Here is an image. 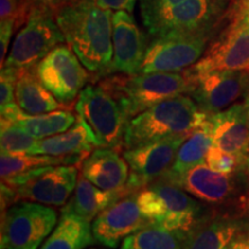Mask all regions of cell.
Returning <instances> with one entry per match:
<instances>
[{
	"label": "cell",
	"mask_w": 249,
	"mask_h": 249,
	"mask_svg": "<svg viewBox=\"0 0 249 249\" xmlns=\"http://www.w3.org/2000/svg\"><path fill=\"white\" fill-rule=\"evenodd\" d=\"M239 172L232 174L216 172L204 161L171 182L177 183L193 197L204 203L225 204L234 197L238 191L236 174Z\"/></svg>",
	"instance_id": "obj_17"
},
{
	"label": "cell",
	"mask_w": 249,
	"mask_h": 249,
	"mask_svg": "<svg viewBox=\"0 0 249 249\" xmlns=\"http://www.w3.org/2000/svg\"><path fill=\"white\" fill-rule=\"evenodd\" d=\"M213 145L209 114H204L179 148L171 169L161 178L173 181L196 165L204 163Z\"/></svg>",
	"instance_id": "obj_24"
},
{
	"label": "cell",
	"mask_w": 249,
	"mask_h": 249,
	"mask_svg": "<svg viewBox=\"0 0 249 249\" xmlns=\"http://www.w3.org/2000/svg\"><path fill=\"white\" fill-rule=\"evenodd\" d=\"M15 29H17V22L14 20L0 21V64H1V68L4 67L6 58H7L8 45Z\"/></svg>",
	"instance_id": "obj_32"
},
{
	"label": "cell",
	"mask_w": 249,
	"mask_h": 249,
	"mask_svg": "<svg viewBox=\"0 0 249 249\" xmlns=\"http://www.w3.org/2000/svg\"><path fill=\"white\" fill-rule=\"evenodd\" d=\"M95 241L89 222L73 214L61 213L55 229L39 249H87Z\"/></svg>",
	"instance_id": "obj_26"
},
{
	"label": "cell",
	"mask_w": 249,
	"mask_h": 249,
	"mask_svg": "<svg viewBox=\"0 0 249 249\" xmlns=\"http://www.w3.org/2000/svg\"><path fill=\"white\" fill-rule=\"evenodd\" d=\"M222 5L217 0H185L142 20L152 38L172 33L216 29Z\"/></svg>",
	"instance_id": "obj_12"
},
{
	"label": "cell",
	"mask_w": 249,
	"mask_h": 249,
	"mask_svg": "<svg viewBox=\"0 0 249 249\" xmlns=\"http://www.w3.org/2000/svg\"><path fill=\"white\" fill-rule=\"evenodd\" d=\"M128 194L132 193L127 189L117 192L104 191L90 182L80 173L75 191L71 196L70 201L64 205L61 213L73 214L86 222L91 223L111 204Z\"/></svg>",
	"instance_id": "obj_23"
},
{
	"label": "cell",
	"mask_w": 249,
	"mask_h": 249,
	"mask_svg": "<svg viewBox=\"0 0 249 249\" xmlns=\"http://www.w3.org/2000/svg\"><path fill=\"white\" fill-rule=\"evenodd\" d=\"M105 81L117 93L129 119L169 98L189 95L193 89L188 70L172 73H140L114 75Z\"/></svg>",
	"instance_id": "obj_5"
},
{
	"label": "cell",
	"mask_w": 249,
	"mask_h": 249,
	"mask_svg": "<svg viewBox=\"0 0 249 249\" xmlns=\"http://www.w3.org/2000/svg\"><path fill=\"white\" fill-rule=\"evenodd\" d=\"M181 1H185V0H140L142 18H147L149 15L160 11V9L179 4Z\"/></svg>",
	"instance_id": "obj_33"
},
{
	"label": "cell",
	"mask_w": 249,
	"mask_h": 249,
	"mask_svg": "<svg viewBox=\"0 0 249 249\" xmlns=\"http://www.w3.org/2000/svg\"><path fill=\"white\" fill-rule=\"evenodd\" d=\"M93 147H96V143L91 133L82 119L77 117L74 126L66 132L38 140L30 154L65 157L77 166L91 154Z\"/></svg>",
	"instance_id": "obj_21"
},
{
	"label": "cell",
	"mask_w": 249,
	"mask_h": 249,
	"mask_svg": "<svg viewBox=\"0 0 249 249\" xmlns=\"http://www.w3.org/2000/svg\"><path fill=\"white\" fill-rule=\"evenodd\" d=\"M142 213L154 225L166 229L180 240L205 213L204 207L181 187L160 178L138 192Z\"/></svg>",
	"instance_id": "obj_3"
},
{
	"label": "cell",
	"mask_w": 249,
	"mask_h": 249,
	"mask_svg": "<svg viewBox=\"0 0 249 249\" xmlns=\"http://www.w3.org/2000/svg\"><path fill=\"white\" fill-rule=\"evenodd\" d=\"M213 147L236 156L242 161L249 156V126L244 103L209 114Z\"/></svg>",
	"instance_id": "obj_18"
},
{
	"label": "cell",
	"mask_w": 249,
	"mask_h": 249,
	"mask_svg": "<svg viewBox=\"0 0 249 249\" xmlns=\"http://www.w3.org/2000/svg\"><path fill=\"white\" fill-rule=\"evenodd\" d=\"M248 208H249V201H248Z\"/></svg>",
	"instance_id": "obj_42"
},
{
	"label": "cell",
	"mask_w": 249,
	"mask_h": 249,
	"mask_svg": "<svg viewBox=\"0 0 249 249\" xmlns=\"http://www.w3.org/2000/svg\"><path fill=\"white\" fill-rule=\"evenodd\" d=\"M15 102L24 113L31 116L49 113L64 107L40 82L36 67L20 70L15 88Z\"/></svg>",
	"instance_id": "obj_25"
},
{
	"label": "cell",
	"mask_w": 249,
	"mask_h": 249,
	"mask_svg": "<svg viewBox=\"0 0 249 249\" xmlns=\"http://www.w3.org/2000/svg\"><path fill=\"white\" fill-rule=\"evenodd\" d=\"M75 110L77 117L91 133L96 147L118 151L124 147L130 119L120 98L107 81L87 86L80 92Z\"/></svg>",
	"instance_id": "obj_4"
},
{
	"label": "cell",
	"mask_w": 249,
	"mask_h": 249,
	"mask_svg": "<svg viewBox=\"0 0 249 249\" xmlns=\"http://www.w3.org/2000/svg\"><path fill=\"white\" fill-rule=\"evenodd\" d=\"M58 214L45 204L21 201L1 217V249H38L57 225Z\"/></svg>",
	"instance_id": "obj_7"
},
{
	"label": "cell",
	"mask_w": 249,
	"mask_h": 249,
	"mask_svg": "<svg viewBox=\"0 0 249 249\" xmlns=\"http://www.w3.org/2000/svg\"><path fill=\"white\" fill-rule=\"evenodd\" d=\"M214 29L172 33L154 37L148 44L141 73L182 71L200 60Z\"/></svg>",
	"instance_id": "obj_8"
},
{
	"label": "cell",
	"mask_w": 249,
	"mask_h": 249,
	"mask_svg": "<svg viewBox=\"0 0 249 249\" xmlns=\"http://www.w3.org/2000/svg\"><path fill=\"white\" fill-rule=\"evenodd\" d=\"M55 21L67 44L90 73L112 74V11L96 0H76L55 12Z\"/></svg>",
	"instance_id": "obj_1"
},
{
	"label": "cell",
	"mask_w": 249,
	"mask_h": 249,
	"mask_svg": "<svg viewBox=\"0 0 249 249\" xmlns=\"http://www.w3.org/2000/svg\"><path fill=\"white\" fill-rule=\"evenodd\" d=\"M205 164L216 172L232 174L246 170V163L236 156L223 151L216 147H211L205 157Z\"/></svg>",
	"instance_id": "obj_30"
},
{
	"label": "cell",
	"mask_w": 249,
	"mask_h": 249,
	"mask_svg": "<svg viewBox=\"0 0 249 249\" xmlns=\"http://www.w3.org/2000/svg\"><path fill=\"white\" fill-rule=\"evenodd\" d=\"M188 71L193 80L189 96L205 114L230 107L249 88V71H213L200 74Z\"/></svg>",
	"instance_id": "obj_13"
},
{
	"label": "cell",
	"mask_w": 249,
	"mask_h": 249,
	"mask_svg": "<svg viewBox=\"0 0 249 249\" xmlns=\"http://www.w3.org/2000/svg\"><path fill=\"white\" fill-rule=\"evenodd\" d=\"M36 73L43 86L62 107H68L75 101L90 79L89 71L71 46L64 43L55 46L37 64Z\"/></svg>",
	"instance_id": "obj_10"
},
{
	"label": "cell",
	"mask_w": 249,
	"mask_h": 249,
	"mask_svg": "<svg viewBox=\"0 0 249 249\" xmlns=\"http://www.w3.org/2000/svg\"><path fill=\"white\" fill-rule=\"evenodd\" d=\"M120 249H182L181 240L169 230L150 225L127 236Z\"/></svg>",
	"instance_id": "obj_28"
},
{
	"label": "cell",
	"mask_w": 249,
	"mask_h": 249,
	"mask_svg": "<svg viewBox=\"0 0 249 249\" xmlns=\"http://www.w3.org/2000/svg\"><path fill=\"white\" fill-rule=\"evenodd\" d=\"M150 225L154 224L142 213L136 192L121 197L98 214L92 222L91 230L98 244L114 249L127 236Z\"/></svg>",
	"instance_id": "obj_15"
},
{
	"label": "cell",
	"mask_w": 249,
	"mask_h": 249,
	"mask_svg": "<svg viewBox=\"0 0 249 249\" xmlns=\"http://www.w3.org/2000/svg\"><path fill=\"white\" fill-rule=\"evenodd\" d=\"M204 114L191 96L180 95L158 103L130 119L124 134V148L191 133Z\"/></svg>",
	"instance_id": "obj_2"
},
{
	"label": "cell",
	"mask_w": 249,
	"mask_h": 249,
	"mask_svg": "<svg viewBox=\"0 0 249 249\" xmlns=\"http://www.w3.org/2000/svg\"><path fill=\"white\" fill-rule=\"evenodd\" d=\"M80 173L99 188L117 192L127 189L129 166L118 150L97 147L81 165Z\"/></svg>",
	"instance_id": "obj_20"
},
{
	"label": "cell",
	"mask_w": 249,
	"mask_h": 249,
	"mask_svg": "<svg viewBox=\"0 0 249 249\" xmlns=\"http://www.w3.org/2000/svg\"><path fill=\"white\" fill-rule=\"evenodd\" d=\"M230 9L240 18L249 33V0H236Z\"/></svg>",
	"instance_id": "obj_35"
},
{
	"label": "cell",
	"mask_w": 249,
	"mask_h": 249,
	"mask_svg": "<svg viewBox=\"0 0 249 249\" xmlns=\"http://www.w3.org/2000/svg\"><path fill=\"white\" fill-rule=\"evenodd\" d=\"M97 4L104 9L110 11H126L132 13L138 0H96Z\"/></svg>",
	"instance_id": "obj_34"
},
{
	"label": "cell",
	"mask_w": 249,
	"mask_h": 249,
	"mask_svg": "<svg viewBox=\"0 0 249 249\" xmlns=\"http://www.w3.org/2000/svg\"><path fill=\"white\" fill-rule=\"evenodd\" d=\"M66 42L55 15L50 9L31 6L26 23L15 37L4 67H36L55 46ZM2 67V68H4Z\"/></svg>",
	"instance_id": "obj_6"
},
{
	"label": "cell",
	"mask_w": 249,
	"mask_h": 249,
	"mask_svg": "<svg viewBox=\"0 0 249 249\" xmlns=\"http://www.w3.org/2000/svg\"><path fill=\"white\" fill-rule=\"evenodd\" d=\"M217 1H219V2H222V4H224V1H225V0H217Z\"/></svg>",
	"instance_id": "obj_40"
},
{
	"label": "cell",
	"mask_w": 249,
	"mask_h": 249,
	"mask_svg": "<svg viewBox=\"0 0 249 249\" xmlns=\"http://www.w3.org/2000/svg\"><path fill=\"white\" fill-rule=\"evenodd\" d=\"M1 119L17 124L34 138L42 140L71 128L76 123L77 116L68 108H59L49 113L31 116L24 113L15 103L13 105L1 108Z\"/></svg>",
	"instance_id": "obj_22"
},
{
	"label": "cell",
	"mask_w": 249,
	"mask_h": 249,
	"mask_svg": "<svg viewBox=\"0 0 249 249\" xmlns=\"http://www.w3.org/2000/svg\"><path fill=\"white\" fill-rule=\"evenodd\" d=\"M224 249H249V225L236 233Z\"/></svg>",
	"instance_id": "obj_36"
},
{
	"label": "cell",
	"mask_w": 249,
	"mask_h": 249,
	"mask_svg": "<svg viewBox=\"0 0 249 249\" xmlns=\"http://www.w3.org/2000/svg\"><path fill=\"white\" fill-rule=\"evenodd\" d=\"M20 70L12 67L1 68L0 74V107L5 108L15 104V88Z\"/></svg>",
	"instance_id": "obj_31"
},
{
	"label": "cell",
	"mask_w": 249,
	"mask_h": 249,
	"mask_svg": "<svg viewBox=\"0 0 249 249\" xmlns=\"http://www.w3.org/2000/svg\"><path fill=\"white\" fill-rule=\"evenodd\" d=\"M244 105L246 108V114H247V120H248V126H249V88L244 96Z\"/></svg>",
	"instance_id": "obj_38"
},
{
	"label": "cell",
	"mask_w": 249,
	"mask_h": 249,
	"mask_svg": "<svg viewBox=\"0 0 249 249\" xmlns=\"http://www.w3.org/2000/svg\"><path fill=\"white\" fill-rule=\"evenodd\" d=\"M188 134L169 136L158 141L124 149V158L129 166L127 189L136 193L160 179L172 166L177 152Z\"/></svg>",
	"instance_id": "obj_11"
},
{
	"label": "cell",
	"mask_w": 249,
	"mask_h": 249,
	"mask_svg": "<svg viewBox=\"0 0 249 249\" xmlns=\"http://www.w3.org/2000/svg\"><path fill=\"white\" fill-rule=\"evenodd\" d=\"M51 165H73L71 160L49 155L9 154L1 152L0 156V174L1 181H6L28 171Z\"/></svg>",
	"instance_id": "obj_27"
},
{
	"label": "cell",
	"mask_w": 249,
	"mask_h": 249,
	"mask_svg": "<svg viewBox=\"0 0 249 249\" xmlns=\"http://www.w3.org/2000/svg\"><path fill=\"white\" fill-rule=\"evenodd\" d=\"M248 225L249 219L209 211L182 239V249H224L236 233Z\"/></svg>",
	"instance_id": "obj_19"
},
{
	"label": "cell",
	"mask_w": 249,
	"mask_h": 249,
	"mask_svg": "<svg viewBox=\"0 0 249 249\" xmlns=\"http://www.w3.org/2000/svg\"><path fill=\"white\" fill-rule=\"evenodd\" d=\"M230 23L205 50L200 60L189 67L192 73L213 71H249V33L230 11Z\"/></svg>",
	"instance_id": "obj_14"
},
{
	"label": "cell",
	"mask_w": 249,
	"mask_h": 249,
	"mask_svg": "<svg viewBox=\"0 0 249 249\" xmlns=\"http://www.w3.org/2000/svg\"><path fill=\"white\" fill-rule=\"evenodd\" d=\"M246 171H247V176L249 180V156L247 157V160H246Z\"/></svg>",
	"instance_id": "obj_39"
},
{
	"label": "cell",
	"mask_w": 249,
	"mask_h": 249,
	"mask_svg": "<svg viewBox=\"0 0 249 249\" xmlns=\"http://www.w3.org/2000/svg\"><path fill=\"white\" fill-rule=\"evenodd\" d=\"M87 249H98V248H87Z\"/></svg>",
	"instance_id": "obj_41"
},
{
	"label": "cell",
	"mask_w": 249,
	"mask_h": 249,
	"mask_svg": "<svg viewBox=\"0 0 249 249\" xmlns=\"http://www.w3.org/2000/svg\"><path fill=\"white\" fill-rule=\"evenodd\" d=\"M79 174L76 165H51L1 182L14 189L18 201L64 207L75 191Z\"/></svg>",
	"instance_id": "obj_9"
},
{
	"label": "cell",
	"mask_w": 249,
	"mask_h": 249,
	"mask_svg": "<svg viewBox=\"0 0 249 249\" xmlns=\"http://www.w3.org/2000/svg\"><path fill=\"white\" fill-rule=\"evenodd\" d=\"M1 152L9 154H30L38 139L17 124L1 119Z\"/></svg>",
	"instance_id": "obj_29"
},
{
	"label": "cell",
	"mask_w": 249,
	"mask_h": 249,
	"mask_svg": "<svg viewBox=\"0 0 249 249\" xmlns=\"http://www.w3.org/2000/svg\"><path fill=\"white\" fill-rule=\"evenodd\" d=\"M112 73L136 75L141 73L148 49L147 37L132 15L117 11L112 15Z\"/></svg>",
	"instance_id": "obj_16"
},
{
	"label": "cell",
	"mask_w": 249,
	"mask_h": 249,
	"mask_svg": "<svg viewBox=\"0 0 249 249\" xmlns=\"http://www.w3.org/2000/svg\"><path fill=\"white\" fill-rule=\"evenodd\" d=\"M31 6H38L46 9H50L55 14V12L59 8L64 7V6L70 5L71 2L76 1V0H27Z\"/></svg>",
	"instance_id": "obj_37"
}]
</instances>
